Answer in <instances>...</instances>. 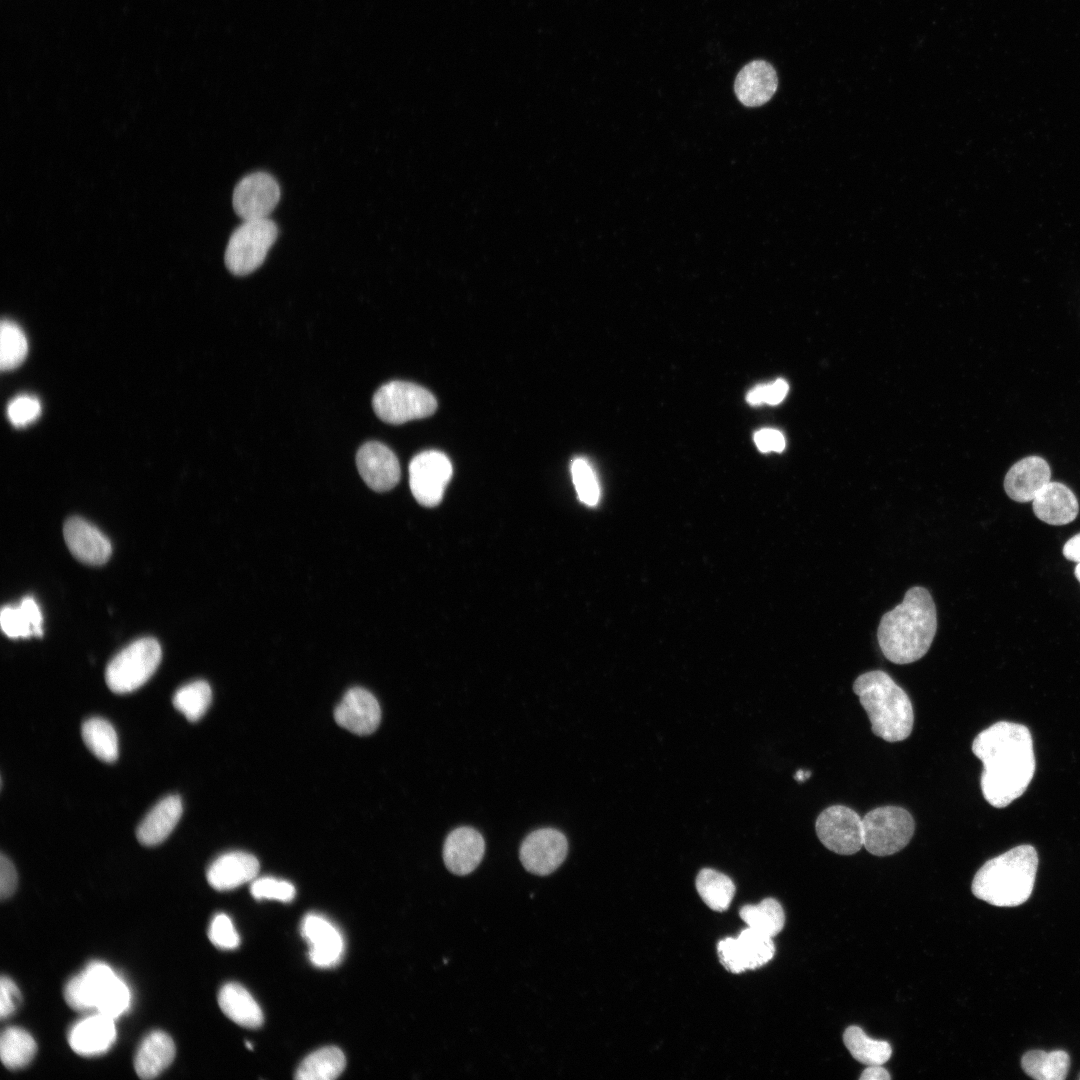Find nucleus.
<instances>
[{
	"instance_id": "nucleus-1",
	"label": "nucleus",
	"mask_w": 1080,
	"mask_h": 1080,
	"mask_svg": "<svg viewBox=\"0 0 1080 1080\" xmlns=\"http://www.w3.org/2000/svg\"><path fill=\"white\" fill-rule=\"evenodd\" d=\"M972 752L983 763L981 790L990 805L1004 808L1026 791L1035 772L1033 741L1026 726L996 722L975 737Z\"/></svg>"
},
{
	"instance_id": "nucleus-2",
	"label": "nucleus",
	"mask_w": 1080,
	"mask_h": 1080,
	"mask_svg": "<svg viewBox=\"0 0 1080 1080\" xmlns=\"http://www.w3.org/2000/svg\"><path fill=\"white\" fill-rule=\"evenodd\" d=\"M937 630V612L930 592L921 586L907 590L903 601L886 612L877 630L883 655L895 664H909L929 650Z\"/></svg>"
},
{
	"instance_id": "nucleus-3",
	"label": "nucleus",
	"mask_w": 1080,
	"mask_h": 1080,
	"mask_svg": "<svg viewBox=\"0 0 1080 1080\" xmlns=\"http://www.w3.org/2000/svg\"><path fill=\"white\" fill-rule=\"evenodd\" d=\"M1037 868L1033 846L1014 847L982 865L973 878L972 893L994 906H1019L1032 894Z\"/></svg>"
},
{
	"instance_id": "nucleus-4",
	"label": "nucleus",
	"mask_w": 1080,
	"mask_h": 1080,
	"mask_svg": "<svg viewBox=\"0 0 1080 1080\" xmlns=\"http://www.w3.org/2000/svg\"><path fill=\"white\" fill-rule=\"evenodd\" d=\"M853 691L867 713L872 732L888 742L905 740L912 732L914 713L906 692L884 671L859 675Z\"/></svg>"
},
{
	"instance_id": "nucleus-5",
	"label": "nucleus",
	"mask_w": 1080,
	"mask_h": 1080,
	"mask_svg": "<svg viewBox=\"0 0 1080 1080\" xmlns=\"http://www.w3.org/2000/svg\"><path fill=\"white\" fill-rule=\"evenodd\" d=\"M64 998L74 1010H95L116 1019L129 1008L131 994L110 966L92 962L67 982Z\"/></svg>"
},
{
	"instance_id": "nucleus-6",
	"label": "nucleus",
	"mask_w": 1080,
	"mask_h": 1080,
	"mask_svg": "<svg viewBox=\"0 0 1080 1080\" xmlns=\"http://www.w3.org/2000/svg\"><path fill=\"white\" fill-rule=\"evenodd\" d=\"M161 655L157 640L145 637L133 641L108 663L105 680L109 689L117 694L135 691L154 674Z\"/></svg>"
},
{
	"instance_id": "nucleus-7",
	"label": "nucleus",
	"mask_w": 1080,
	"mask_h": 1080,
	"mask_svg": "<svg viewBox=\"0 0 1080 1080\" xmlns=\"http://www.w3.org/2000/svg\"><path fill=\"white\" fill-rule=\"evenodd\" d=\"M278 235L276 224L269 218L246 220L231 234L224 255L227 269L244 276L264 262Z\"/></svg>"
},
{
	"instance_id": "nucleus-8",
	"label": "nucleus",
	"mask_w": 1080,
	"mask_h": 1080,
	"mask_svg": "<svg viewBox=\"0 0 1080 1080\" xmlns=\"http://www.w3.org/2000/svg\"><path fill=\"white\" fill-rule=\"evenodd\" d=\"M372 406L382 421L398 425L432 415L437 401L429 390L417 384L391 381L375 392Z\"/></svg>"
},
{
	"instance_id": "nucleus-9",
	"label": "nucleus",
	"mask_w": 1080,
	"mask_h": 1080,
	"mask_svg": "<svg viewBox=\"0 0 1080 1080\" xmlns=\"http://www.w3.org/2000/svg\"><path fill=\"white\" fill-rule=\"evenodd\" d=\"M863 821L864 848L875 856H889L910 842L915 822L912 815L899 806H882L869 811Z\"/></svg>"
},
{
	"instance_id": "nucleus-10",
	"label": "nucleus",
	"mask_w": 1080,
	"mask_h": 1080,
	"mask_svg": "<svg viewBox=\"0 0 1080 1080\" xmlns=\"http://www.w3.org/2000/svg\"><path fill=\"white\" fill-rule=\"evenodd\" d=\"M453 469L449 458L437 450L415 455L409 464V485L416 501L425 507L438 505Z\"/></svg>"
},
{
	"instance_id": "nucleus-11",
	"label": "nucleus",
	"mask_w": 1080,
	"mask_h": 1080,
	"mask_svg": "<svg viewBox=\"0 0 1080 1080\" xmlns=\"http://www.w3.org/2000/svg\"><path fill=\"white\" fill-rule=\"evenodd\" d=\"M815 830L821 843L840 855H852L864 844L862 818L847 806L824 809L816 819Z\"/></svg>"
},
{
	"instance_id": "nucleus-12",
	"label": "nucleus",
	"mask_w": 1080,
	"mask_h": 1080,
	"mask_svg": "<svg viewBox=\"0 0 1080 1080\" xmlns=\"http://www.w3.org/2000/svg\"><path fill=\"white\" fill-rule=\"evenodd\" d=\"M717 951L722 965L728 971L741 973L767 964L775 954V946L771 937L748 927L736 938L721 940Z\"/></svg>"
},
{
	"instance_id": "nucleus-13",
	"label": "nucleus",
	"mask_w": 1080,
	"mask_h": 1080,
	"mask_svg": "<svg viewBox=\"0 0 1080 1080\" xmlns=\"http://www.w3.org/2000/svg\"><path fill=\"white\" fill-rule=\"evenodd\" d=\"M279 199L280 187L276 179L266 172H255L238 182L232 203L237 215L246 221L268 218Z\"/></svg>"
},
{
	"instance_id": "nucleus-14",
	"label": "nucleus",
	"mask_w": 1080,
	"mask_h": 1080,
	"mask_svg": "<svg viewBox=\"0 0 1080 1080\" xmlns=\"http://www.w3.org/2000/svg\"><path fill=\"white\" fill-rule=\"evenodd\" d=\"M568 852L566 836L553 828L531 832L519 850L524 868L535 875L546 876L554 872L565 860Z\"/></svg>"
},
{
	"instance_id": "nucleus-15",
	"label": "nucleus",
	"mask_w": 1080,
	"mask_h": 1080,
	"mask_svg": "<svg viewBox=\"0 0 1080 1080\" xmlns=\"http://www.w3.org/2000/svg\"><path fill=\"white\" fill-rule=\"evenodd\" d=\"M356 465L364 482L376 492L391 490L399 482V461L396 455L380 442L370 441L363 444L356 454Z\"/></svg>"
},
{
	"instance_id": "nucleus-16",
	"label": "nucleus",
	"mask_w": 1080,
	"mask_h": 1080,
	"mask_svg": "<svg viewBox=\"0 0 1080 1080\" xmlns=\"http://www.w3.org/2000/svg\"><path fill=\"white\" fill-rule=\"evenodd\" d=\"M301 934L309 945V958L315 966L332 967L342 959L343 937L325 917L315 913L307 914L301 923Z\"/></svg>"
},
{
	"instance_id": "nucleus-17",
	"label": "nucleus",
	"mask_w": 1080,
	"mask_h": 1080,
	"mask_svg": "<svg viewBox=\"0 0 1080 1080\" xmlns=\"http://www.w3.org/2000/svg\"><path fill=\"white\" fill-rule=\"evenodd\" d=\"M338 725L357 735H369L379 726L381 709L372 693L361 687L349 689L334 711Z\"/></svg>"
},
{
	"instance_id": "nucleus-18",
	"label": "nucleus",
	"mask_w": 1080,
	"mask_h": 1080,
	"mask_svg": "<svg viewBox=\"0 0 1080 1080\" xmlns=\"http://www.w3.org/2000/svg\"><path fill=\"white\" fill-rule=\"evenodd\" d=\"M63 535L71 554L83 563L101 565L111 555L109 539L83 518H68L63 527Z\"/></svg>"
},
{
	"instance_id": "nucleus-19",
	"label": "nucleus",
	"mask_w": 1080,
	"mask_h": 1080,
	"mask_svg": "<svg viewBox=\"0 0 1080 1080\" xmlns=\"http://www.w3.org/2000/svg\"><path fill=\"white\" fill-rule=\"evenodd\" d=\"M485 852L482 835L471 827L454 829L443 845V860L447 869L456 875L471 873L480 864Z\"/></svg>"
},
{
	"instance_id": "nucleus-20",
	"label": "nucleus",
	"mask_w": 1080,
	"mask_h": 1080,
	"mask_svg": "<svg viewBox=\"0 0 1080 1080\" xmlns=\"http://www.w3.org/2000/svg\"><path fill=\"white\" fill-rule=\"evenodd\" d=\"M114 1018L96 1012L78 1021L68 1033V1043L78 1055L90 1057L107 1052L116 1040Z\"/></svg>"
},
{
	"instance_id": "nucleus-21",
	"label": "nucleus",
	"mask_w": 1080,
	"mask_h": 1080,
	"mask_svg": "<svg viewBox=\"0 0 1080 1080\" xmlns=\"http://www.w3.org/2000/svg\"><path fill=\"white\" fill-rule=\"evenodd\" d=\"M777 86L778 78L773 66L764 60H754L736 76L734 91L742 104L757 107L772 98Z\"/></svg>"
},
{
	"instance_id": "nucleus-22",
	"label": "nucleus",
	"mask_w": 1080,
	"mask_h": 1080,
	"mask_svg": "<svg viewBox=\"0 0 1080 1080\" xmlns=\"http://www.w3.org/2000/svg\"><path fill=\"white\" fill-rule=\"evenodd\" d=\"M1050 476V467L1043 458L1029 456L1009 469L1004 479V489L1014 501L1029 502L1050 482Z\"/></svg>"
},
{
	"instance_id": "nucleus-23",
	"label": "nucleus",
	"mask_w": 1080,
	"mask_h": 1080,
	"mask_svg": "<svg viewBox=\"0 0 1080 1080\" xmlns=\"http://www.w3.org/2000/svg\"><path fill=\"white\" fill-rule=\"evenodd\" d=\"M259 871V862L247 852L233 851L222 854L208 867V883L216 890L234 889L255 878Z\"/></svg>"
},
{
	"instance_id": "nucleus-24",
	"label": "nucleus",
	"mask_w": 1080,
	"mask_h": 1080,
	"mask_svg": "<svg viewBox=\"0 0 1080 1080\" xmlns=\"http://www.w3.org/2000/svg\"><path fill=\"white\" fill-rule=\"evenodd\" d=\"M1035 515L1050 525H1065L1078 515L1074 493L1060 482H1048L1032 500Z\"/></svg>"
},
{
	"instance_id": "nucleus-25",
	"label": "nucleus",
	"mask_w": 1080,
	"mask_h": 1080,
	"mask_svg": "<svg viewBox=\"0 0 1080 1080\" xmlns=\"http://www.w3.org/2000/svg\"><path fill=\"white\" fill-rule=\"evenodd\" d=\"M183 807L181 798L169 795L161 799L139 823L136 836L145 846H155L163 842L177 825Z\"/></svg>"
},
{
	"instance_id": "nucleus-26",
	"label": "nucleus",
	"mask_w": 1080,
	"mask_h": 1080,
	"mask_svg": "<svg viewBox=\"0 0 1080 1080\" xmlns=\"http://www.w3.org/2000/svg\"><path fill=\"white\" fill-rule=\"evenodd\" d=\"M175 1044L163 1031L149 1033L140 1043L134 1058V1069L141 1079L160 1075L175 1057Z\"/></svg>"
},
{
	"instance_id": "nucleus-27",
	"label": "nucleus",
	"mask_w": 1080,
	"mask_h": 1080,
	"mask_svg": "<svg viewBox=\"0 0 1080 1080\" xmlns=\"http://www.w3.org/2000/svg\"><path fill=\"white\" fill-rule=\"evenodd\" d=\"M222 1012L232 1021L246 1028H258L263 1023V1013L252 995L238 983H227L218 994Z\"/></svg>"
},
{
	"instance_id": "nucleus-28",
	"label": "nucleus",
	"mask_w": 1080,
	"mask_h": 1080,
	"mask_svg": "<svg viewBox=\"0 0 1080 1080\" xmlns=\"http://www.w3.org/2000/svg\"><path fill=\"white\" fill-rule=\"evenodd\" d=\"M1 629L10 638L42 636V613L31 596L22 599L19 606H4L0 613Z\"/></svg>"
},
{
	"instance_id": "nucleus-29",
	"label": "nucleus",
	"mask_w": 1080,
	"mask_h": 1080,
	"mask_svg": "<svg viewBox=\"0 0 1080 1080\" xmlns=\"http://www.w3.org/2000/svg\"><path fill=\"white\" fill-rule=\"evenodd\" d=\"M345 1065V1056L338 1047H323L309 1054L300 1063L295 1078L299 1080H333L343 1072Z\"/></svg>"
},
{
	"instance_id": "nucleus-30",
	"label": "nucleus",
	"mask_w": 1080,
	"mask_h": 1080,
	"mask_svg": "<svg viewBox=\"0 0 1080 1080\" xmlns=\"http://www.w3.org/2000/svg\"><path fill=\"white\" fill-rule=\"evenodd\" d=\"M1024 1072L1037 1080H1064L1070 1067V1057L1064 1050H1029L1021 1059Z\"/></svg>"
},
{
	"instance_id": "nucleus-31",
	"label": "nucleus",
	"mask_w": 1080,
	"mask_h": 1080,
	"mask_svg": "<svg viewBox=\"0 0 1080 1080\" xmlns=\"http://www.w3.org/2000/svg\"><path fill=\"white\" fill-rule=\"evenodd\" d=\"M86 747L101 761L112 763L118 758V737L114 727L105 719H87L81 728Z\"/></svg>"
},
{
	"instance_id": "nucleus-32",
	"label": "nucleus",
	"mask_w": 1080,
	"mask_h": 1080,
	"mask_svg": "<svg viewBox=\"0 0 1080 1080\" xmlns=\"http://www.w3.org/2000/svg\"><path fill=\"white\" fill-rule=\"evenodd\" d=\"M696 889L704 903L712 910L728 909L735 894L733 881L714 869H702L696 878Z\"/></svg>"
},
{
	"instance_id": "nucleus-33",
	"label": "nucleus",
	"mask_w": 1080,
	"mask_h": 1080,
	"mask_svg": "<svg viewBox=\"0 0 1080 1080\" xmlns=\"http://www.w3.org/2000/svg\"><path fill=\"white\" fill-rule=\"evenodd\" d=\"M37 1044L34 1038L19 1027L6 1028L0 1038V1057L8 1069H19L28 1065L34 1058Z\"/></svg>"
},
{
	"instance_id": "nucleus-34",
	"label": "nucleus",
	"mask_w": 1080,
	"mask_h": 1080,
	"mask_svg": "<svg viewBox=\"0 0 1080 1080\" xmlns=\"http://www.w3.org/2000/svg\"><path fill=\"white\" fill-rule=\"evenodd\" d=\"M843 1041L853 1058L868 1066L882 1065L892 1054L888 1042L870 1038L858 1026H849L843 1034Z\"/></svg>"
},
{
	"instance_id": "nucleus-35",
	"label": "nucleus",
	"mask_w": 1080,
	"mask_h": 1080,
	"mask_svg": "<svg viewBox=\"0 0 1080 1080\" xmlns=\"http://www.w3.org/2000/svg\"><path fill=\"white\" fill-rule=\"evenodd\" d=\"M739 915L746 925L771 938L784 927L785 914L780 903L773 898H766L756 905H745Z\"/></svg>"
},
{
	"instance_id": "nucleus-36",
	"label": "nucleus",
	"mask_w": 1080,
	"mask_h": 1080,
	"mask_svg": "<svg viewBox=\"0 0 1080 1080\" xmlns=\"http://www.w3.org/2000/svg\"><path fill=\"white\" fill-rule=\"evenodd\" d=\"M211 700L210 685L206 681L197 680L179 688L173 696L172 703L188 721L196 722L206 713Z\"/></svg>"
},
{
	"instance_id": "nucleus-37",
	"label": "nucleus",
	"mask_w": 1080,
	"mask_h": 1080,
	"mask_svg": "<svg viewBox=\"0 0 1080 1080\" xmlns=\"http://www.w3.org/2000/svg\"><path fill=\"white\" fill-rule=\"evenodd\" d=\"M28 353V342L22 329L14 322L4 319L0 328V367L2 370L17 368Z\"/></svg>"
},
{
	"instance_id": "nucleus-38",
	"label": "nucleus",
	"mask_w": 1080,
	"mask_h": 1080,
	"mask_svg": "<svg viewBox=\"0 0 1080 1080\" xmlns=\"http://www.w3.org/2000/svg\"><path fill=\"white\" fill-rule=\"evenodd\" d=\"M571 475L579 500L587 506H596L600 485L591 464L585 458H575L571 463Z\"/></svg>"
},
{
	"instance_id": "nucleus-39",
	"label": "nucleus",
	"mask_w": 1080,
	"mask_h": 1080,
	"mask_svg": "<svg viewBox=\"0 0 1080 1080\" xmlns=\"http://www.w3.org/2000/svg\"><path fill=\"white\" fill-rule=\"evenodd\" d=\"M250 892L255 899H270L282 902H290L295 897V887L288 881L273 877H263L254 880Z\"/></svg>"
},
{
	"instance_id": "nucleus-40",
	"label": "nucleus",
	"mask_w": 1080,
	"mask_h": 1080,
	"mask_svg": "<svg viewBox=\"0 0 1080 1080\" xmlns=\"http://www.w3.org/2000/svg\"><path fill=\"white\" fill-rule=\"evenodd\" d=\"M41 413L40 401L33 395L22 394L12 399L7 406V416L16 427H23L34 422Z\"/></svg>"
},
{
	"instance_id": "nucleus-41",
	"label": "nucleus",
	"mask_w": 1080,
	"mask_h": 1080,
	"mask_svg": "<svg viewBox=\"0 0 1080 1080\" xmlns=\"http://www.w3.org/2000/svg\"><path fill=\"white\" fill-rule=\"evenodd\" d=\"M208 937L218 948L232 950L239 946L240 937L231 919L223 913L217 914L212 919Z\"/></svg>"
},
{
	"instance_id": "nucleus-42",
	"label": "nucleus",
	"mask_w": 1080,
	"mask_h": 1080,
	"mask_svg": "<svg viewBox=\"0 0 1080 1080\" xmlns=\"http://www.w3.org/2000/svg\"><path fill=\"white\" fill-rule=\"evenodd\" d=\"M788 384L784 379H777L769 384L754 387L747 394L746 400L750 405L757 406L763 403L769 405L779 404L788 392Z\"/></svg>"
},
{
	"instance_id": "nucleus-43",
	"label": "nucleus",
	"mask_w": 1080,
	"mask_h": 1080,
	"mask_svg": "<svg viewBox=\"0 0 1080 1080\" xmlns=\"http://www.w3.org/2000/svg\"><path fill=\"white\" fill-rule=\"evenodd\" d=\"M0 1017L8 1018L21 1001V994L17 985L7 976H2L0 981Z\"/></svg>"
},
{
	"instance_id": "nucleus-44",
	"label": "nucleus",
	"mask_w": 1080,
	"mask_h": 1080,
	"mask_svg": "<svg viewBox=\"0 0 1080 1080\" xmlns=\"http://www.w3.org/2000/svg\"><path fill=\"white\" fill-rule=\"evenodd\" d=\"M754 442L761 452H782L785 448L784 435L771 428H765L754 434Z\"/></svg>"
},
{
	"instance_id": "nucleus-45",
	"label": "nucleus",
	"mask_w": 1080,
	"mask_h": 1080,
	"mask_svg": "<svg viewBox=\"0 0 1080 1080\" xmlns=\"http://www.w3.org/2000/svg\"><path fill=\"white\" fill-rule=\"evenodd\" d=\"M17 886V872L11 860L4 854L0 856V896L7 899L14 893Z\"/></svg>"
},
{
	"instance_id": "nucleus-46",
	"label": "nucleus",
	"mask_w": 1080,
	"mask_h": 1080,
	"mask_svg": "<svg viewBox=\"0 0 1080 1080\" xmlns=\"http://www.w3.org/2000/svg\"><path fill=\"white\" fill-rule=\"evenodd\" d=\"M1063 555L1071 561L1080 562V533L1069 539L1063 547Z\"/></svg>"
},
{
	"instance_id": "nucleus-47",
	"label": "nucleus",
	"mask_w": 1080,
	"mask_h": 1080,
	"mask_svg": "<svg viewBox=\"0 0 1080 1080\" xmlns=\"http://www.w3.org/2000/svg\"><path fill=\"white\" fill-rule=\"evenodd\" d=\"M891 1077L882 1065H870L860 1075V1080H889Z\"/></svg>"
},
{
	"instance_id": "nucleus-48",
	"label": "nucleus",
	"mask_w": 1080,
	"mask_h": 1080,
	"mask_svg": "<svg viewBox=\"0 0 1080 1080\" xmlns=\"http://www.w3.org/2000/svg\"><path fill=\"white\" fill-rule=\"evenodd\" d=\"M809 776H810V772L803 771V770L800 769V770H797V772L794 775V778L797 781H804L805 779L809 778Z\"/></svg>"
},
{
	"instance_id": "nucleus-49",
	"label": "nucleus",
	"mask_w": 1080,
	"mask_h": 1080,
	"mask_svg": "<svg viewBox=\"0 0 1080 1080\" xmlns=\"http://www.w3.org/2000/svg\"><path fill=\"white\" fill-rule=\"evenodd\" d=\"M1075 576L1080 582V562L1077 564V566L1075 568Z\"/></svg>"
},
{
	"instance_id": "nucleus-50",
	"label": "nucleus",
	"mask_w": 1080,
	"mask_h": 1080,
	"mask_svg": "<svg viewBox=\"0 0 1080 1080\" xmlns=\"http://www.w3.org/2000/svg\"><path fill=\"white\" fill-rule=\"evenodd\" d=\"M246 1046L248 1049H252V1045L249 1042H246Z\"/></svg>"
},
{
	"instance_id": "nucleus-51",
	"label": "nucleus",
	"mask_w": 1080,
	"mask_h": 1080,
	"mask_svg": "<svg viewBox=\"0 0 1080 1080\" xmlns=\"http://www.w3.org/2000/svg\"><path fill=\"white\" fill-rule=\"evenodd\" d=\"M1079 1079H1080V1076H1079Z\"/></svg>"
}]
</instances>
